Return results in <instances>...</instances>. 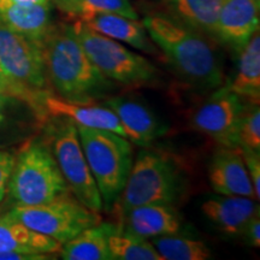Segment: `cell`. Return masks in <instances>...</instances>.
Here are the masks:
<instances>
[{
    "label": "cell",
    "instance_id": "cell-1",
    "mask_svg": "<svg viewBox=\"0 0 260 260\" xmlns=\"http://www.w3.org/2000/svg\"><path fill=\"white\" fill-rule=\"evenodd\" d=\"M142 24L184 83L203 92L224 83L222 58L206 35L165 15L146 16Z\"/></svg>",
    "mask_w": 260,
    "mask_h": 260
},
{
    "label": "cell",
    "instance_id": "cell-2",
    "mask_svg": "<svg viewBox=\"0 0 260 260\" xmlns=\"http://www.w3.org/2000/svg\"><path fill=\"white\" fill-rule=\"evenodd\" d=\"M48 82L65 102L89 104L106 99L113 90L112 81L94 67L70 24L52 25L41 44Z\"/></svg>",
    "mask_w": 260,
    "mask_h": 260
},
{
    "label": "cell",
    "instance_id": "cell-3",
    "mask_svg": "<svg viewBox=\"0 0 260 260\" xmlns=\"http://www.w3.org/2000/svg\"><path fill=\"white\" fill-rule=\"evenodd\" d=\"M187 187L188 178L176 158L164 151L145 147L133 161L124 189L110 212L119 219L129 210L141 205H175L186 193Z\"/></svg>",
    "mask_w": 260,
    "mask_h": 260
},
{
    "label": "cell",
    "instance_id": "cell-4",
    "mask_svg": "<svg viewBox=\"0 0 260 260\" xmlns=\"http://www.w3.org/2000/svg\"><path fill=\"white\" fill-rule=\"evenodd\" d=\"M71 193L45 136L30 139L16 155L8 191L12 206L48 203Z\"/></svg>",
    "mask_w": 260,
    "mask_h": 260
},
{
    "label": "cell",
    "instance_id": "cell-5",
    "mask_svg": "<svg viewBox=\"0 0 260 260\" xmlns=\"http://www.w3.org/2000/svg\"><path fill=\"white\" fill-rule=\"evenodd\" d=\"M76 128L83 153L102 197L103 209L110 212L124 189L132 170V141L109 130L80 124H76Z\"/></svg>",
    "mask_w": 260,
    "mask_h": 260
},
{
    "label": "cell",
    "instance_id": "cell-6",
    "mask_svg": "<svg viewBox=\"0 0 260 260\" xmlns=\"http://www.w3.org/2000/svg\"><path fill=\"white\" fill-rule=\"evenodd\" d=\"M70 29L89 60L106 79L129 87L149 86L158 81L159 71L147 58L77 19L70 24Z\"/></svg>",
    "mask_w": 260,
    "mask_h": 260
},
{
    "label": "cell",
    "instance_id": "cell-7",
    "mask_svg": "<svg viewBox=\"0 0 260 260\" xmlns=\"http://www.w3.org/2000/svg\"><path fill=\"white\" fill-rule=\"evenodd\" d=\"M44 128L45 139L71 194L84 206L100 212L103 210L102 197L83 153L75 122L68 117L51 116Z\"/></svg>",
    "mask_w": 260,
    "mask_h": 260
},
{
    "label": "cell",
    "instance_id": "cell-8",
    "mask_svg": "<svg viewBox=\"0 0 260 260\" xmlns=\"http://www.w3.org/2000/svg\"><path fill=\"white\" fill-rule=\"evenodd\" d=\"M35 232L64 245L87 228L102 222L99 212L88 209L71 193L48 203L31 206H12L6 212Z\"/></svg>",
    "mask_w": 260,
    "mask_h": 260
},
{
    "label": "cell",
    "instance_id": "cell-9",
    "mask_svg": "<svg viewBox=\"0 0 260 260\" xmlns=\"http://www.w3.org/2000/svg\"><path fill=\"white\" fill-rule=\"evenodd\" d=\"M47 96L22 88L0 70V147L27 138L32 130L44 126L50 117Z\"/></svg>",
    "mask_w": 260,
    "mask_h": 260
},
{
    "label": "cell",
    "instance_id": "cell-10",
    "mask_svg": "<svg viewBox=\"0 0 260 260\" xmlns=\"http://www.w3.org/2000/svg\"><path fill=\"white\" fill-rule=\"evenodd\" d=\"M0 70L12 82L38 95L52 94L41 46L0 24Z\"/></svg>",
    "mask_w": 260,
    "mask_h": 260
},
{
    "label": "cell",
    "instance_id": "cell-11",
    "mask_svg": "<svg viewBox=\"0 0 260 260\" xmlns=\"http://www.w3.org/2000/svg\"><path fill=\"white\" fill-rule=\"evenodd\" d=\"M246 103L223 83L197 107L191 123L198 132L224 147H239V126Z\"/></svg>",
    "mask_w": 260,
    "mask_h": 260
},
{
    "label": "cell",
    "instance_id": "cell-12",
    "mask_svg": "<svg viewBox=\"0 0 260 260\" xmlns=\"http://www.w3.org/2000/svg\"><path fill=\"white\" fill-rule=\"evenodd\" d=\"M104 106L116 113L124 126L126 138L135 145L149 147L158 138L168 132V126L147 106L136 100L123 96H107Z\"/></svg>",
    "mask_w": 260,
    "mask_h": 260
},
{
    "label": "cell",
    "instance_id": "cell-13",
    "mask_svg": "<svg viewBox=\"0 0 260 260\" xmlns=\"http://www.w3.org/2000/svg\"><path fill=\"white\" fill-rule=\"evenodd\" d=\"M260 4L256 0H224L216 28V39L239 51L259 30Z\"/></svg>",
    "mask_w": 260,
    "mask_h": 260
},
{
    "label": "cell",
    "instance_id": "cell-14",
    "mask_svg": "<svg viewBox=\"0 0 260 260\" xmlns=\"http://www.w3.org/2000/svg\"><path fill=\"white\" fill-rule=\"evenodd\" d=\"M209 180L217 194L255 199L251 178L239 147L222 146L214 152L209 164Z\"/></svg>",
    "mask_w": 260,
    "mask_h": 260
},
{
    "label": "cell",
    "instance_id": "cell-15",
    "mask_svg": "<svg viewBox=\"0 0 260 260\" xmlns=\"http://www.w3.org/2000/svg\"><path fill=\"white\" fill-rule=\"evenodd\" d=\"M118 225L122 232L148 240L180 233L182 219L174 205L147 204L125 212Z\"/></svg>",
    "mask_w": 260,
    "mask_h": 260
},
{
    "label": "cell",
    "instance_id": "cell-16",
    "mask_svg": "<svg viewBox=\"0 0 260 260\" xmlns=\"http://www.w3.org/2000/svg\"><path fill=\"white\" fill-rule=\"evenodd\" d=\"M201 210L217 229L230 236H241L247 223L259 213L254 199L237 195L210 198L201 205Z\"/></svg>",
    "mask_w": 260,
    "mask_h": 260
},
{
    "label": "cell",
    "instance_id": "cell-17",
    "mask_svg": "<svg viewBox=\"0 0 260 260\" xmlns=\"http://www.w3.org/2000/svg\"><path fill=\"white\" fill-rule=\"evenodd\" d=\"M0 24L41 46L53 25L51 3L23 5L12 0H0Z\"/></svg>",
    "mask_w": 260,
    "mask_h": 260
},
{
    "label": "cell",
    "instance_id": "cell-18",
    "mask_svg": "<svg viewBox=\"0 0 260 260\" xmlns=\"http://www.w3.org/2000/svg\"><path fill=\"white\" fill-rule=\"evenodd\" d=\"M46 109L50 117H68L76 124L93 129L109 130L126 138L124 126L122 125L118 117L112 110L104 105H94L93 103L79 104L65 102L52 93L46 99Z\"/></svg>",
    "mask_w": 260,
    "mask_h": 260
},
{
    "label": "cell",
    "instance_id": "cell-19",
    "mask_svg": "<svg viewBox=\"0 0 260 260\" xmlns=\"http://www.w3.org/2000/svg\"><path fill=\"white\" fill-rule=\"evenodd\" d=\"M77 21H81L99 34L113 40L125 42L145 53H157L154 42L149 38L145 25L140 23L139 19H132L115 14H100Z\"/></svg>",
    "mask_w": 260,
    "mask_h": 260
},
{
    "label": "cell",
    "instance_id": "cell-20",
    "mask_svg": "<svg viewBox=\"0 0 260 260\" xmlns=\"http://www.w3.org/2000/svg\"><path fill=\"white\" fill-rule=\"evenodd\" d=\"M61 243L30 229L8 213L0 216V251L23 254H57Z\"/></svg>",
    "mask_w": 260,
    "mask_h": 260
},
{
    "label": "cell",
    "instance_id": "cell-21",
    "mask_svg": "<svg viewBox=\"0 0 260 260\" xmlns=\"http://www.w3.org/2000/svg\"><path fill=\"white\" fill-rule=\"evenodd\" d=\"M121 230L118 224L102 223L87 228L61 246L60 258L64 260H112L109 237Z\"/></svg>",
    "mask_w": 260,
    "mask_h": 260
},
{
    "label": "cell",
    "instance_id": "cell-22",
    "mask_svg": "<svg viewBox=\"0 0 260 260\" xmlns=\"http://www.w3.org/2000/svg\"><path fill=\"white\" fill-rule=\"evenodd\" d=\"M236 74L230 89L247 103L259 104L260 99V35L259 30L252 35L245 46L236 52Z\"/></svg>",
    "mask_w": 260,
    "mask_h": 260
},
{
    "label": "cell",
    "instance_id": "cell-23",
    "mask_svg": "<svg viewBox=\"0 0 260 260\" xmlns=\"http://www.w3.org/2000/svg\"><path fill=\"white\" fill-rule=\"evenodd\" d=\"M224 0H165L170 17L194 30L216 39V28Z\"/></svg>",
    "mask_w": 260,
    "mask_h": 260
},
{
    "label": "cell",
    "instance_id": "cell-24",
    "mask_svg": "<svg viewBox=\"0 0 260 260\" xmlns=\"http://www.w3.org/2000/svg\"><path fill=\"white\" fill-rule=\"evenodd\" d=\"M61 14L74 19H83L94 15L115 14L139 19L138 11L130 0H51Z\"/></svg>",
    "mask_w": 260,
    "mask_h": 260
},
{
    "label": "cell",
    "instance_id": "cell-25",
    "mask_svg": "<svg viewBox=\"0 0 260 260\" xmlns=\"http://www.w3.org/2000/svg\"><path fill=\"white\" fill-rule=\"evenodd\" d=\"M152 245L164 260H206L211 258L209 247L198 240L174 235L152 239Z\"/></svg>",
    "mask_w": 260,
    "mask_h": 260
},
{
    "label": "cell",
    "instance_id": "cell-26",
    "mask_svg": "<svg viewBox=\"0 0 260 260\" xmlns=\"http://www.w3.org/2000/svg\"><path fill=\"white\" fill-rule=\"evenodd\" d=\"M109 248L112 260H164L148 240L122 230L110 235Z\"/></svg>",
    "mask_w": 260,
    "mask_h": 260
},
{
    "label": "cell",
    "instance_id": "cell-27",
    "mask_svg": "<svg viewBox=\"0 0 260 260\" xmlns=\"http://www.w3.org/2000/svg\"><path fill=\"white\" fill-rule=\"evenodd\" d=\"M239 147L260 152V109L259 104L246 103L239 126Z\"/></svg>",
    "mask_w": 260,
    "mask_h": 260
},
{
    "label": "cell",
    "instance_id": "cell-28",
    "mask_svg": "<svg viewBox=\"0 0 260 260\" xmlns=\"http://www.w3.org/2000/svg\"><path fill=\"white\" fill-rule=\"evenodd\" d=\"M245 160L247 171L251 178L253 190H254L255 200L260 199V152L249 148L239 147Z\"/></svg>",
    "mask_w": 260,
    "mask_h": 260
},
{
    "label": "cell",
    "instance_id": "cell-29",
    "mask_svg": "<svg viewBox=\"0 0 260 260\" xmlns=\"http://www.w3.org/2000/svg\"><path fill=\"white\" fill-rule=\"evenodd\" d=\"M16 155L9 151L0 149V203L5 199L10 176L14 169Z\"/></svg>",
    "mask_w": 260,
    "mask_h": 260
},
{
    "label": "cell",
    "instance_id": "cell-30",
    "mask_svg": "<svg viewBox=\"0 0 260 260\" xmlns=\"http://www.w3.org/2000/svg\"><path fill=\"white\" fill-rule=\"evenodd\" d=\"M245 241L252 247L260 246V217L256 213L253 218H251L241 234Z\"/></svg>",
    "mask_w": 260,
    "mask_h": 260
},
{
    "label": "cell",
    "instance_id": "cell-31",
    "mask_svg": "<svg viewBox=\"0 0 260 260\" xmlns=\"http://www.w3.org/2000/svg\"><path fill=\"white\" fill-rule=\"evenodd\" d=\"M53 258L52 254H23L17 252L0 251V260H45Z\"/></svg>",
    "mask_w": 260,
    "mask_h": 260
},
{
    "label": "cell",
    "instance_id": "cell-32",
    "mask_svg": "<svg viewBox=\"0 0 260 260\" xmlns=\"http://www.w3.org/2000/svg\"><path fill=\"white\" fill-rule=\"evenodd\" d=\"M12 2L18 3L23 5H34V4H50L51 0H12Z\"/></svg>",
    "mask_w": 260,
    "mask_h": 260
},
{
    "label": "cell",
    "instance_id": "cell-33",
    "mask_svg": "<svg viewBox=\"0 0 260 260\" xmlns=\"http://www.w3.org/2000/svg\"><path fill=\"white\" fill-rule=\"evenodd\" d=\"M256 2H258V3H259V4H260V0H256Z\"/></svg>",
    "mask_w": 260,
    "mask_h": 260
}]
</instances>
